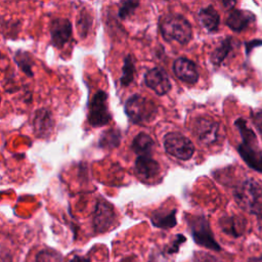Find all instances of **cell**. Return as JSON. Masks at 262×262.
Returning a JSON list of instances; mask_svg holds the SVG:
<instances>
[{
  "instance_id": "obj_27",
  "label": "cell",
  "mask_w": 262,
  "mask_h": 262,
  "mask_svg": "<svg viewBox=\"0 0 262 262\" xmlns=\"http://www.w3.org/2000/svg\"><path fill=\"white\" fill-rule=\"evenodd\" d=\"M138 5L139 0H123L119 8L118 15L120 16V18L125 19L133 14L134 10L138 7Z\"/></svg>"
},
{
  "instance_id": "obj_29",
  "label": "cell",
  "mask_w": 262,
  "mask_h": 262,
  "mask_svg": "<svg viewBox=\"0 0 262 262\" xmlns=\"http://www.w3.org/2000/svg\"><path fill=\"white\" fill-rule=\"evenodd\" d=\"M193 262H221L216 257L205 253V252H195L193 256Z\"/></svg>"
},
{
  "instance_id": "obj_25",
  "label": "cell",
  "mask_w": 262,
  "mask_h": 262,
  "mask_svg": "<svg viewBox=\"0 0 262 262\" xmlns=\"http://www.w3.org/2000/svg\"><path fill=\"white\" fill-rule=\"evenodd\" d=\"M134 72H135V66L134 60L131 55H127L124 59V64L122 69V76L120 78L121 85L128 86L131 84V82L134 79Z\"/></svg>"
},
{
  "instance_id": "obj_20",
  "label": "cell",
  "mask_w": 262,
  "mask_h": 262,
  "mask_svg": "<svg viewBox=\"0 0 262 262\" xmlns=\"http://www.w3.org/2000/svg\"><path fill=\"white\" fill-rule=\"evenodd\" d=\"M16 66L21 70V72L29 78H32L34 76L33 74V66L34 60L31 53L28 51H25L23 49L16 50L13 57Z\"/></svg>"
},
{
  "instance_id": "obj_31",
  "label": "cell",
  "mask_w": 262,
  "mask_h": 262,
  "mask_svg": "<svg viewBox=\"0 0 262 262\" xmlns=\"http://www.w3.org/2000/svg\"><path fill=\"white\" fill-rule=\"evenodd\" d=\"M262 45V40H252L250 42L246 43V51L247 53H249L255 46H259Z\"/></svg>"
},
{
  "instance_id": "obj_8",
  "label": "cell",
  "mask_w": 262,
  "mask_h": 262,
  "mask_svg": "<svg viewBox=\"0 0 262 262\" xmlns=\"http://www.w3.org/2000/svg\"><path fill=\"white\" fill-rule=\"evenodd\" d=\"M164 148L170 156L182 160H189L194 154L192 141L179 132H169L164 136Z\"/></svg>"
},
{
  "instance_id": "obj_32",
  "label": "cell",
  "mask_w": 262,
  "mask_h": 262,
  "mask_svg": "<svg viewBox=\"0 0 262 262\" xmlns=\"http://www.w3.org/2000/svg\"><path fill=\"white\" fill-rule=\"evenodd\" d=\"M69 262H91L89 258L84 257V256H80V255H74Z\"/></svg>"
},
{
  "instance_id": "obj_34",
  "label": "cell",
  "mask_w": 262,
  "mask_h": 262,
  "mask_svg": "<svg viewBox=\"0 0 262 262\" xmlns=\"http://www.w3.org/2000/svg\"><path fill=\"white\" fill-rule=\"evenodd\" d=\"M248 262H262V256L260 257H252L248 260Z\"/></svg>"
},
{
  "instance_id": "obj_22",
  "label": "cell",
  "mask_w": 262,
  "mask_h": 262,
  "mask_svg": "<svg viewBox=\"0 0 262 262\" xmlns=\"http://www.w3.org/2000/svg\"><path fill=\"white\" fill-rule=\"evenodd\" d=\"M231 38L224 39L212 52L211 54V62L215 66H220L223 60L228 56V54L233 49V42Z\"/></svg>"
},
{
  "instance_id": "obj_19",
  "label": "cell",
  "mask_w": 262,
  "mask_h": 262,
  "mask_svg": "<svg viewBox=\"0 0 262 262\" xmlns=\"http://www.w3.org/2000/svg\"><path fill=\"white\" fill-rule=\"evenodd\" d=\"M200 20L209 32H215L219 28L220 16L213 6L202 8L199 12Z\"/></svg>"
},
{
  "instance_id": "obj_9",
  "label": "cell",
  "mask_w": 262,
  "mask_h": 262,
  "mask_svg": "<svg viewBox=\"0 0 262 262\" xmlns=\"http://www.w3.org/2000/svg\"><path fill=\"white\" fill-rule=\"evenodd\" d=\"M116 213L114 206L104 199H98L92 213V227L95 233H103L115 224Z\"/></svg>"
},
{
  "instance_id": "obj_2",
  "label": "cell",
  "mask_w": 262,
  "mask_h": 262,
  "mask_svg": "<svg viewBox=\"0 0 262 262\" xmlns=\"http://www.w3.org/2000/svg\"><path fill=\"white\" fill-rule=\"evenodd\" d=\"M233 198L245 211L258 215L262 211V187L255 179H246L235 186Z\"/></svg>"
},
{
  "instance_id": "obj_1",
  "label": "cell",
  "mask_w": 262,
  "mask_h": 262,
  "mask_svg": "<svg viewBox=\"0 0 262 262\" xmlns=\"http://www.w3.org/2000/svg\"><path fill=\"white\" fill-rule=\"evenodd\" d=\"M234 125L242 139L237 146L238 155L249 168L262 173V148L258 144L257 135L244 118L236 119Z\"/></svg>"
},
{
  "instance_id": "obj_35",
  "label": "cell",
  "mask_w": 262,
  "mask_h": 262,
  "mask_svg": "<svg viewBox=\"0 0 262 262\" xmlns=\"http://www.w3.org/2000/svg\"><path fill=\"white\" fill-rule=\"evenodd\" d=\"M0 102H1V95H0Z\"/></svg>"
},
{
  "instance_id": "obj_12",
  "label": "cell",
  "mask_w": 262,
  "mask_h": 262,
  "mask_svg": "<svg viewBox=\"0 0 262 262\" xmlns=\"http://www.w3.org/2000/svg\"><path fill=\"white\" fill-rule=\"evenodd\" d=\"M144 82L148 88L158 95H165L171 89V82L167 73L161 68L149 70L144 77Z\"/></svg>"
},
{
  "instance_id": "obj_7",
  "label": "cell",
  "mask_w": 262,
  "mask_h": 262,
  "mask_svg": "<svg viewBox=\"0 0 262 262\" xmlns=\"http://www.w3.org/2000/svg\"><path fill=\"white\" fill-rule=\"evenodd\" d=\"M87 120L89 125L94 128L105 126L111 122L112 115L107 106V94L103 90L96 91L89 101Z\"/></svg>"
},
{
  "instance_id": "obj_24",
  "label": "cell",
  "mask_w": 262,
  "mask_h": 262,
  "mask_svg": "<svg viewBox=\"0 0 262 262\" xmlns=\"http://www.w3.org/2000/svg\"><path fill=\"white\" fill-rule=\"evenodd\" d=\"M92 25V15L88 9L82 8L77 18V28L81 38H86Z\"/></svg>"
},
{
  "instance_id": "obj_17",
  "label": "cell",
  "mask_w": 262,
  "mask_h": 262,
  "mask_svg": "<svg viewBox=\"0 0 262 262\" xmlns=\"http://www.w3.org/2000/svg\"><path fill=\"white\" fill-rule=\"evenodd\" d=\"M176 209H158L155 210L151 215H150V222L152 223L154 226L163 228V229H168L172 228L176 225L177 220H176Z\"/></svg>"
},
{
  "instance_id": "obj_13",
  "label": "cell",
  "mask_w": 262,
  "mask_h": 262,
  "mask_svg": "<svg viewBox=\"0 0 262 262\" xmlns=\"http://www.w3.org/2000/svg\"><path fill=\"white\" fill-rule=\"evenodd\" d=\"M173 72L179 80L187 84H194L199 80V72L195 64L185 57H179L174 61Z\"/></svg>"
},
{
  "instance_id": "obj_15",
  "label": "cell",
  "mask_w": 262,
  "mask_h": 262,
  "mask_svg": "<svg viewBox=\"0 0 262 262\" xmlns=\"http://www.w3.org/2000/svg\"><path fill=\"white\" fill-rule=\"evenodd\" d=\"M247 220L236 215L222 216L219 219V226L221 230L232 237L242 236L247 229Z\"/></svg>"
},
{
  "instance_id": "obj_5",
  "label": "cell",
  "mask_w": 262,
  "mask_h": 262,
  "mask_svg": "<svg viewBox=\"0 0 262 262\" xmlns=\"http://www.w3.org/2000/svg\"><path fill=\"white\" fill-rule=\"evenodd\" d=\"M125 112L132 123L142 125L155 119L158 114V106L148 98L135 94L126 101Z\"/></svg>"
},
{
  "instance_id": "obj_26",
  "label": "cell",
  "mask_w": 262,
  "mask_h": 262,
  "mask_svg": "<svg viewBox=\"0 0 262 262\" xmlns=\"http://www.w3.org/2000/svg\"><path fill=\"white\" fill-rule=\"evenodd\" d=\"M35 262H63V256L57 250L46 248L36 254Z\"/></svg>"
},
{
  "instance_id": "obj_3",
  "label": "cell",
  "mask_w": 262,
  "mask_h": 262,
  "mask_svg": "<svg viewBox=\"0 0 262 262\" xmlns=\"http://www.w3.org/2000/svg\"><path fill=\"white\" fill-rule=\"evenodd\" d=\"M162 36L165 40H175L180 44H187L192 37L189 21L180 14H170L161 20Z\"/></svg>"
},
{
  "instance_id": "obj_30",
  "label": "cell",
  "mask_w": 262,
  "mask_h": 262,
  "mask_svg": "<svg viewBox=\"0 0 262 262\" xmlns=\"http://www.w3.org/2000/svg\"><path fill=\"white\" fill-rule=\"evenodd\" d=\"M252 120L258 129L259 133L262 135V111H256L252 114Z\"/></svg>"
},
{
  "instance_id": "obj_23",
  "label": "cell",
  "mask_w": 262,
  "mask_h": 262,
  "mask_svg": "<svg viewBox=\"0 0 262 262\" xmlns=\"http://www.w3.org/2000/svg\"><path fill=\"white\" fill-rule=\"evenodd\" d=\"M21 28V23L18 19L12 18H2L0 21L1 34L6 39H15Z\"/></svg>"
},
{
  "instance_id": "obj_14",
  "label": "cell",
  "mask_w": 262,
  "mask_h": 262,
  "mask_svg": "<svg viewBox=\"0 0 262 262\" xmlns=\"http://www.w3.org/2000/svg\"><path fill=\"white\" fill-rule=\"evenodd\" d=\"M135 173L143 180H148L157 176L160 172L159 163L149 155L137 156L134 164Z\"/></svg>"
},
{
  "instance_id": "obj_6",
  "label": "cell",
  "mask_w": 262,
  "mask_h": 262,
  "mask_svg": "<svg viewBox=\"0 0 262 262\" xmlns=\"http://www.w3.org/2000/svg\"><path fill=\"white\" fill-rule=\"evenodd\" d=\"M187 223L191 232V235L196 245L213 251H220L221 247L216 242L213 231L210 226V222L207 217L203 215L187 217Z\"/></svg>"
},
{
  "instance_id": "obj_4",
  "label": "cell",
  "mask_w": 262,
  "mask_h": 262,
  "mask_svg": "<svg viewBox=\"0 0 262 262\" xmlns=\"http://www.w3.org/2000/svg\"><path fill=\"white\" fill-rule=\"evenodd\" d=\"M192 133L200 143L207 146L221 144L225 137L222 125L208 117H199L193 121Z\"/></svg>"
},
{
  "instance_id": "obj_28",
  "label": "cell",
  "mask_w": 262,
  "mask_h": 262,
  "mask_svg": "<svg viewBox=\"0 0 262 262\" xmlns=\"http://www.w3.org/2000/svg\"><path fill=\"white\" fill-rule=\"evenodd\" d=\"M186 241L185 236L182 234H177L174 238L173 242H171V244L169 246H167V248L165 249V252L168 254H174L177 253L179 251V248L181 246V244H183Z\"/></svg>"
},
{
  "instance_id": "obj_33",
  "label": "cell",
  "mask_w": 262,
  "mask_h": 262,
  "mask_svg": "<svg viewBox=\"0 0 262 262\" xmlns=\"http://www.w3.org/2000/svg\"><path fill=\"white\" fill-rule=\"evenodd\" d=\"M221 1H222L223 5L228 8H232L235 4V0H221Z\"/></svg>"
},
{
  "instance_id": "obj_10",
  "label": "cell",
  "mask_w": 262,
  "mask_h": 262,
  "mask_svg": "<svg viewBox=\"0 0 262 262\" xmlns=\"http://www.w3.org/2000/svg\"><path fill=\"white\" fill-rule=\"evenodd\" d=\"M50 44L61 49L72 38L73 25L66 17H54L49 21Z\"/></svg>"
},
{
  "instance_id": "obj_18",
  "label": "cell",
  "mask_w": 262,
  "mask_h": 262,
  "mask_svg": "<svg viewBox=\"0 0 262 262\" xmlns=\"http://www.w3.org/2000/svg\"><path fill=\"white\" fill-rule=\"evenodd\" d=\"M155 147V141L154 139L144 132L138 133L131 144L132 150L137 155V156H142V155H149L151 156V152Z\"/></svg>"
},
{
  "instance_id": "obj_16",
  "label": "cell",
  "mask_w": 262,
  "mask_h": 262,
  "mask_svg": "<svg viewBox=\"0 0 262 262\" xmlns=\"http://www.w3.org/2000/svg\"><path fill=\"white\" fill-rule=\"evenodd\" d=\"M255 14L248 10H239V9H232L226 18L227 27L234 31L241 32L245 30L250 24L255 20Z\"/></svg>"
},
{
  "instance_id": "obj_11",
  "label": "cell",
  "mask_w": 262,
  "mask_h": 262,
  "mask_svg": "<svg viewBox=\"0 0 262 262\" xmlns=\"http://www.w3.org/2000/svg\"><path fill=\"white\" fill-rule=\"evenodd\" d=\"M55 126L52 112L48 107H40L36 110L32 118L33 133L37 138L48 139Z\"/></svg>"
},
{
  "instance_id": "obj_21",
  "label": "cell",
  "mask_w": 262,
  "mask_h": 262,
  "mask_svg": "<svg viewBox=\"0 0 262 262\" xmlns=\"http://www.w3.org/2000/svg\"><path fill=\"white\" fill-rule=\"evenodd\" d=\"M121 141V132L118 129H107L103 131L98 139V146L103 149H113L119 146Z\"/></svg>"
}]
</instances>
